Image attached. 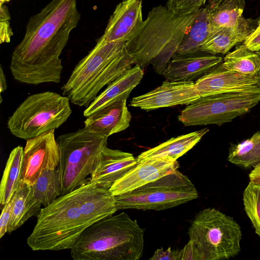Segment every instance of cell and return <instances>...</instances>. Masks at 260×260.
<instances>
[{
    "instance_id": "obj_2",
    "label": "cell",
    "mask_w": 260,
    "mask_h": 260,
    "mask_svg": "<svg viewBox=\"0 0 260 260\" xmlns=\"http://www.w3.org/2000/svg\"><path fill=\"white\" fill-rule=\"evenodd\" d=\"M197 13L177 14L160 5L153 7L125 42L135 64L143 69L151 63L162 75Z\"/></svg>"
},
{
    "instance_id": "obj_15",
    "label": "cell",
    "mask_w": 260,
    "mask_h": 260,
    "mask_svg": "<svg viewBox=\"0 0 260 260\" xmlns=\"http://www.w3.org/2000/svg\"><path fill=\"white\" fill-rule=\"evenodd\" d=\"M138 164L133 154L107 146L102 150L89 182L109 189L118 180L130 172Z\"/></svg>"
},
{
    "instance_id": "obj_12",
    "label": "cell",
    "mask_w": 260,
    "mask_h": 260,
    "mask_svg": "<svg viewBox=\"0 0 260 260\" xmlns=\"http://www.w3.org/2000/svg\"><path fill=\"white\" fill-rule=\"evenodd\" d=\"M199 98L194 82L166 81L153 90L133 98L130 106L149 111L180 105H189Z\"/></svg>"
},
{
    "instance_id": "obj_9",
    "label": "cell",
    "mask_w": 260,
    "mask_h": 260,
    "mask_svg": "<svg viewBox=\"0 0 260 260\" xmlns=\"http://www.w3.org/2000/svg\"><path fill=\"white\" fill-rule=\"evenodd\" d=\"M198 198L188 177L178 170L131 191L115 196L117 210H163Z\"/></svg>"
},
{
    "instance_id": "obj_31",
    "label": "cell",
    "mask_w": 260,
    "mask_h": 260,
    "mask_svg": "<svg viewBox=\"0 0 260 260\" xmlns=\"http://www.w3.org/2000/svg\"><path fill=\"white\" fill-rule=\"evenodd\" d=\"M11 16L8 7L0 3V43H9L13 33L10 26Z\"/></svg>"
},
{
    "instance_id": "obj_6",
    "label": "cell",
    "mask_w": 260,
    "mask_h": 260,
    "mask_svg": "<svg viewBox=\"0 0 260 260\" xmlns=\"http://www.w3.org/2000/svg\"><path fill=\"white\" fill-rule=\"evenodd\" d=\"M188 233L195 260L228 259L241 251L240 225L233 217L215 208L198 212Z\"/></svg>"
},
{
    "instance_id": "obj_27",
    "label": "cell",
    "mask_w": 260,
    "mask_h": 260,
    "mask_svg": "<svg viewBox=\"0 0 260 260\" xmlns=\"http://www.w3.org/2000/svg\"><path fill=\"white\" fill-rule=\"evenodd\" d=\"M228 160L244 168H254L260 164V131L242 142L233 144L229 149Z\"/></svg>"
},
{
    "instance_id": "obj_26",
    "label": "cell",
    "mask_w": 260,
    "mask_h": 260,
    "mask_svg": "<svg viewBox=\"0 0 260 260\" xmlns=\"http://www.w3.org/2000/svg\"><path fill=\"white\" fill-rule=\"evenodd\" d=\"M227 70L247 75H257L260 72V56L248 50L244 43L228 53L221 62Z\"/></svg>"
},
{
    "instance_id": "obj_36",
    "label": "cell",
    "mask_w": 260,
    "mask_h": 260,
    "mask_svg": "<svg viewBox=\"0 0 260 260\" xmlns=\"http://www.w3.org/2000/svg\"><path fill=\"white\" fill-rule=\"evenodd\" d=\"M7 88V84L5 75L2 66L0 71V92L1 95L2 92H4Z\"/></svg>"
},
{
    "instance_id": "obj_33",
    "label": "cell",
    "mask_w": 260,
    "mask_h": 260,
    "mask_svg": "<svg viewBox=\"0 0 260 260\" xmlns=\"http://www.w3.org/2000/svg\"><path fill=\"white\" fill-rule=\"evenodd\" d=\"M243 43L251 51H260V19L255 29L247 37Z\"/></svg>"
},
{
    "instance_id": "obj_4",
    "label": "cell",
    "mask_w": 260,
    "mask_h": 260,
    "mask_svg": "<svg viewBox=\"0 0 260 260\" xmlns=\"http://www.w3.org/2000/svg\"><path fill=\"white\" fill-rule=\"evenodd\" d=\"M144 230L126 213L87 227L71 249L74 260H138L142 256Z\"/></svg>"
},
{
    "instance_id": "obj_35",
    "label": "cell",
    "mask_w": 260,
    "mask_h": 260,
    "mask_svg": "<svg viewBox=\"0 0 260 260\" xmlns=\"http://www.w3.org/2000/svg\"><path fill=\"white\" fill-rule=\"evenodd\" d=\"M250 181L260 184V164L253 168L249 175Z\"/></svg>"
},
{
    "instance_id": "obj_29",
    "label": "cell",
    "mask_w": 260,
    "mask_h": 260,
    "mask_svg": "<svg viewBox=\"0 0 260 260\" xmlns=\"http://www.w3.org/2000/svg\"><path fill=\"white\" fill-rule=\"evenodd\" d=\"M31 189V185L21 180L19 187L12 198L11 217L8 233H11L24 224L26 201Z\"/></svg>"
},
{
    "instance_id": "obj_25",
    "label": "cell",
    "mask_w": 260,
    "mask_h": 260,
    "mask_svg": "<svg viewBox=\"0 0 260 260\" xmlns=\"http://www.w3.org/2000/svg\"><path fill=\"white\" fill-rule=\"evenodd\" d=\"M209 32L207 9L206 7H202L198 11L193 22L183 36L176 54H189L201 52L200 47L208 37Z\"/></svg>"
},
{
    "instance_id": "obj_10",
    "label": "cell",
    "mask_w": 260,
    "mask_h": 260,
    "mask_svg": "<svg viewBox=\"0 0 260 260\" xmlns=\"http://www.w3.org/2000/svg\"><path fill=\"white\" fill-rule=\"evenodd\" d=\"M260 102V86L241 91L200 97L189 104L178 117L185 126L220 125L248 113Z\"/></svg>"
},
{
    "instance_id": "obj_21",
    "label": "cell",
    "mask_w": 260,
    "mask_h": 260,
    "mask_svg": "<svg viewBox=\"0 0 260 260\" xmlns=\"http://www.w3.org/2000/svg\"><path fill=\"white\" fill-rule=\"evenodd\" d=\"M143 76V69L137 64L125 71L110 83L86 107L83 112L84 116L87 117L119 98H128L132 90L140 83Z\"/></svg>"
},
{
    "instance_id": "obj_7",
    "label": "cell",
    "mask_w": 260,
    "mask_h": 260,
    "mask_svg": "<svg viewBox=\"0 0 260 260\" xmlns=\"http://www.w3.org/2000/svg\"><path fill=\"white\" fill-rule=\"evenodd\" d=\"M108 137L85 127L59 136L56 141L60 152L57 167L61 195L82 185L93 172Z\"/></svg>"
},
{
    "instance_id": "obj_19",
    "label": "cell",
    "mask_w": 260,
    "mask_h": 260,
    "mask_svg": "<svg viewBox=\"0 0 260 260\" xmlns=\"http://www.w3.org/2000/svg\"><path fill=\"white\" fill-rule=\"evenodd\" d=\"M257 25L255 20L246 19L243 16L235 27L213 29L201 45L200 51L212 54H225L234 46L244 42Z\"/></svg>"
},
{
    "instance_id": "obj_20",
    "label": "cell",
    "mask_w": 260,
    "mask_h": 260,
    "mask_svg": "<svg viewBox=\"0 0 260 260\" xmlns=\"http://www.w3.org/2000/svg\"><path fill=\"white\" fill-rule=\"evenodd\" d=\"M61 195V185L57 170L43 171L31 186L26 201L24 223L31 217L38 215L41 206L44 207L49 206Z\"/></svg>"
},
{
    "instance_id": "obj_32",
    "label": "cell",
    "mask_w": 260,
    "mask_h": 260,
    "mask_svg": "<svg viewBox=\"0 0 260 260\" xmlns=\"http://www.w3.org/2000/svg\"><path fill=\"white\" fill-rule=\"evenodd\" d=\"M151 260H181V250H173L171 247L164 250L161 247L155 251Z\"/></svg>"
},
{
    "instance_id": "obj_22",
    "label": "cell",
    "mask_w": 260,
    "mask_h": 260,
    "mask_svg": "<svg viewBox=\"0 0 260 260\" xmlns=\"http://www.w3.org/2000/svg\"><path fill=\"white\" fill-rule=\"evenodd\" d=\"M208 131V128H204L172 138L141 153L136 158L137 162L158 157L176 161L193 148Z\"/></svg>"
},
{
    "instance_id": "obj_17",
    "label": "cell",
    "mask_w": 260,
    "mask_h": 260,
    "mask_svg": "<svg viewBox=\"0 0 260 260\" xmlns=\"http://www.w3.org/2000/svg\"><path fill=\"white\" fill-rule=\"evenodd\" d=\"M201 52L175 55L162 75L169 81H193L222 62L220 56L202 54Z\"/></svg>"
},
{
    "instance_id": "obj_34",
    "label": "cell",
    "mask_w": 260,
    "mask_h": 260,
    "mask_svg": "<svg viewBox=\"0 0 260 260\" xmlns=\"http://www.w3.org/2000/svg\"><path fill=\"white\" fill-rule=\"evenodd\" d=\"M12 202V200L6 204L2 209V211L0 217V238H2L6 233H8Z\"/></svg>"
},
{
    "instance_id": "obj_8",
    "label": "cell",
    "mask_w": 260,
    "mask_h": 260,
    "mask_svg": "<svg viewBox=\"0 0 260 260\" xmlns=\"http://www.w3.org/2000/svg\"><path fill=\"white\" fill-rule=\"evenodd\" d=\"M66 96L53 91L29 95L7 120L15 137L27 140L58 128L67 121L72 110Z\"/></svg>"
},
{
    "instance_id": "obj_16",
    "label": "cell",
    "mask_w": 260,
    "mask_h": 260,
    "mask_svg": "<svg viewBox=\"0 0 260 260\" xmlns=\"http://www.w3.org/2000/svg\"><path fill=\"white\" fill-rule=\"evenodd\" d=\"M142 3L143 0H123L119 3L101 38L107 42H126L143 21Z\"/></svg>"
},
{
    "instance_id": "obj_5",
    "label": "cell",
    "mask_w": 260,
    "mask_h": 260,
    "mask_svg": "<svg viewBox=\"0 0 260 260\" xmlns=\"http://www.w3.org/2000/svg\"><path fill=\"white\" fill-rule=\"evenodd\" d=\"M89 226L81 211L76 188L41 209L27 244L34 251L71 249Z\"/></svg>"
},
{
    "instance_id": "obj_23",
    "label": "cell",
    "mask_w": 260,
    "mask_h": 260,
    "mask_svg": "<svg viewBox=\"0 0 260 260\" xmlns=\"http://www.w3.org/2000/svg\"><path fill=\"white\" fill-rule=\"evenodd\" d=\"M245 6V0H209L205 7L210 32L219 27L236 26L243 17Z\"/></svg>"
},
{
    "instance_id": "obj_3",
    "label": "cell",
    "mask_w": 260,
    "mask_h": 260,
    "mask_svg": "<svg viewBox=\"0 0 260 260\" xmlns=\"http://www.w3.org/2000/svg\"><path fill=\"white\" fill-rule=\"evenodd\" d=\"M125 42L99 38L95 46L75 67L61 87L71 103L87 107L106 85L135 64Z\"/></svg>"
},
{
    "instance_id": "obj_30",
    "label": "cell",
    "mask_w": 260,
    "mask_h": 260,
    "mask_svg": "<svg viewBox=\"0 0 260 260\" xmlns=\"http://www.w3.org/2000/svg\"><path fill=\"white\" fill-rule=\"evenodd\" d=\"M207 0H168L167 7L177 14H186L198 11Z\"/></svg>"
},
{
    "instance_id": "obj_11",
    "label": "cell",
    "mask_w": 260,
    "mask_h": 260,
    "mask_svg": "<svg viewBox=\"0 0 260 260\" xmlns=\"http://www.w3.org/2000/svg\"><path fill=\"white\" fill-rule=\"evenodd\" d=\"M54 131L26 140L23 148L22 180L32 185L43 171L56 169L60 152Z\"/></svg>"
},
{
    "instance_id": "obj_28",
    "label": "cell",
    "mask_w": 260,
    "mask_h": 260,
    "mask_svg": "<svg viewBox=\"0 0 260 260\" xmlns=\"http://www.w3.org/2000/svg\"><path fill=\"white\" fill-rule=\"evenodd\" d=\"M244 210L260 237V184L250 181L243 194Z\"/></svg>"
},
{
    "instance_id": "obj_24",
    "label": "cell",
    "mask_w": 260,
    "mask_h": 260,
    "mask_svg": "<svg viewBox=\"0 0 260 260\" xmlns=\"http://www.w3.org/2000/svg\"><path fill=\"white\" fill-rule=\"evenodd\" d=\"M23 148L18 146L10 152L0 185L1 209L13 198L22 180Z\"/></svg>"
},
{
    "instance_id": "obj_1",
    "label": "cell",
    "mask_w": 260,
    "mask_h": 260,
    "mask_svg": "<svg viewBox=\"0 0 260 260\" xmlns=\"http://www.w3.org/2000/svg\"><path fill=\"white\" fill-rule=\"evenodd\" d=\"M80 18L77 0H52L31 16L11 54L14 79L34 85L59 83L63 69L59 56Z\"/></svg>"
},
{
    "instance_id": "obj_14",
    "label": "cell",
    "mask_w": 260,
    "mask_h": 260,
    "mask_svg": "<svg viewBox=\"0 0 260 260\" xmlns=\"http://www.w3.org/2000/svg\"><path fill=\"white\" fill-rule=\"evenodd\" d=\"M256 75H247L224 69L221 63L213 68L195 82L200 97L248 89L258 84Z\"/></svg>"
},
{
    "instance_id": "obj_38",
    "label": "cell",
    "mask_w": 260,
    "mask_h": 260,
    "mask_svg": "<svg viewBox=\"0 0 260 260\" xmlns=\"http://www.w3.org/2000/svg\"><path fill=\"white\" fill-rule=\"evenodd\" d=\"M10 0H0V3H5L6 2H8Z\"/></svg>"
},
{
    "instance_id": "obj_13",
    "label": "cell",
    "mask_w": 260,
    "mask_h": 260,
    "mask_svg": "<svg viewBox=\"0 0 260 260\" xmlns=\"http://www.w3.org/2000/svg\"><path fill=\"white\" fill-rule=\"evenodd\" d=\"M179 166L177 160L165 157L138 162L134 168L116 181L109 190L114 197L121 195L175 171Z\"/></svg>"
},
{
    "instance_id": "obj_18",
    "label": "cell",
    "mask_w": 260,
    "mask_h": 260,
    "mask_svg": "<svg viewBox=\"0 0 260 260\" xmlns=\"http://www.w3.org/2000/svg\"><path fill=\"white\" fill-rule=\"evenodd\" d=\"M127 99L119 98L94 112L86 117L84 127L108 137L125 130L132 119L126 106Z\"/></svg>"
},
{
    "instance_id": "obj_37",
    "label": "cell",
    "mask_w": 260,
    "mask_h": 260,
    "mask_svg": "<svg viewBox=\"0 0 260 260\" xmlns=\"http://www.w3.org/2000/svg\"><path fill=\"white\" fill-rule=\"evenodd\" d=\"M256 52L260 56V51ZM256 76H257V79L258 80V84L260 86V72H259V73Z\"/></svg>"
}]
</instances>
